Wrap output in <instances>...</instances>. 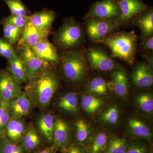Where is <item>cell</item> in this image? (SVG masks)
<instances>
[{
    "mask_svg": "<svg viewBox=\"0 0 153 153\" xmlns=\"http://www.w3.org/2000/svg\"><path fill=\"white\" fill-rule=\"evenodd\" d=\"M27 82L24 92L33 107L44 110L48 108L59 88V77L55 71L50 66L46 67Z\"/></svg>",
    "mask_w": 153,
    "mask_h": 153,
    "instance_id": "1",
    "label": "cell"
},
{
    "mask_svg": "<svg viewBox=\"0 0 153 153\" xmlns=\"http://www.w3.org/2000/svg\"><path fill=\"white\" fill-rule=\"evenodd\" d=\"M99 42L108 47L114 57L129 65L133 64L137 47V37L134 32L111 34Z\"/></svg>",
    "mask_w": 153,
    "mask_h": 153,
    "instance_id": "2",
    "label": "cell"
},
{
    "mask_svg": "<svg viewBox=\"0 0 153 153\" xmlns=\"http://www.w3.org/2000/svg\"><path fill=\"white\" fill-rule=\"evenodd\" d=\"M60 60L61 72L66 81L78 83L84 80L87 73V60L81 51L73 50L66 52Z\"/></svg>",
    "mask_w": 153,
    "mask_h": 153,
    "instance_id": "3",
    "label": "cell"
},
{
    "mask_svg": "<svg viewBox=\"0 0 153 153\" xmlns=\"http://www.w3.org/2000/svg\"><path fill=\"white\" fill-rule=\"evenodd\" d=\"M84 33L82 27L75 20L68 19L64 21L55 34V44L63 50H72L82 43Z\"/></svg>",
    "mask_w": 153,
    "mask_h": 153,
    "instance_id": "4",
    "label": "cell"
},
{
    "mask_svg": "<svg viewBox=\"0 0 153 153\" xmlns=\"http://www.w3.org/2000/svg\"><path fill=\"white\" fill-rule=\"evenodd\" d=\"M86 30L92 41L99 42L119 27L117 21L90 18L86 19Z\"/></svg>",
    "mask_w": 153,
    "mask_h": 153,
    "instance_id": "5",
    "label": "cell"
},
{
    "mask_svg": "<svg viewBox=\"0 0 153 153\" xmlns=\"http://www.w3.org/2000/svg\"><path fill=\"white\" fill-rule=\"evenodd\" d=\"M120 16V11L116 0H101L93 4L84 18L117 21Z\"/></svg>",
    "mask_w": 153,
    "mask_h": 153,
    "instance_id": "6",
    "label": "cell"
},
{
    "mask_svg": "<svg viewBox=\"0 0 153 153\" xmlns=\"http://www.w3.org/2000/svg\"><path fill=\"white\" fill-rule=\"evenodd\" d=\"M85 58L90 67L97 71H112L116 67V63L114 60L106 52L99 48H90L88 49Z\"/></svg>",
    "mask_w": 153,
    "mask_h": 153,
    "instance_id": "7",
    "label": "cell"
},
{
    "mask_svg": "<svg viewBox=\"0 0 153 153\" xmlns=\"http://www.w3.org/2000/svg\"><path fill=\"white\" fill-rule=\"evenodd\" d=\"M72 133V129L68 122L62 118L55 117L52 145L57 152H60L71 143Z\"/></svg>",
    "mask_w": 153,
    "mask_h": 153,
    "instance_id": "8",
    "label": "cell"
},
{
    "mask_svg": "<svg viewBox=\"0 0 153 153\" xmlns=\"http://www.w3.org/2000/svg\"><path fill=\"white\" fill-rule=\"evenodd\" d=\"M116 1L120 11L117 21L120 25L134 19L148 7L142 0H116Z\"/></svg>",
    "mask_w": 153,
    "mask_h": 153,
    "instance_id": "9",
    "label": "cell"
},
{
    "mask_svg": "<svg viewBox=\"0 0 153 153\" xmlns=\"http://www.w3.org/2000/svg\"><path fill=\"white\" fill-rule=\"evenodd\" d=\"M21 84L7 70H0V100L9 101L22 92Z\"/></svg>",
    "mask_w": 153,
    "mask_h": 153,
    "instance_id": "10",
    "label": "cell"
},
{
    "mask_svg": "<svg viewBox=\"0 0 153 153\" xmlns=\"http://www.w3.org/2000/svg\"><path fill=\"white\" fill-rule=\"evenodd\" d=\"M55 117L52 112L46 111L37 117L35 127L43 142L52 146L53 140V130Z\"/></svg>",
    "mask_w": 153,
    "mask_h": 153,
    "instance_id": "11",
    "label": "cell"
},
{
    "mask_svg": "<svg viewBox=\"0 0 153 153\" xmlns=\"http://www.w3.org/2000/svg\"><path fill=\"white\" fill-rule=\"evenodd\" d=\"M50 30H44L36 27L28 22L23 28L22 36L18 42L19 47H31L43 40L47 39L50 34Z\"/></svg>",
    "mask_w": 153,
    "mask_h": 153,
    "instance_id": "12",
    "label": "cell"
},
{
    "mask_svg": "<svg viewBox=\"0 0 153 153\" xmlns=\"http://www.w3.org/2000/svg\"><path fill=\"white\" fill-rule=\"evenodd\" d=\"M21 47L22 52L20 56L26 66L28 80L34 77L43 68L50 66L49 63L38 58L30 47L23 46Z\"/></svg>",
    "mask_w": 153,
    "mask_h": 153,
    "instance_id": "13",
    "label": "cell"
},
{
    "mask_svg": "<svg viewBox=\"0 0 153 153\" xmlns=\"http://www.w3.org/2000/svg\"><path fill=\"white\" fill-rule=\"evenodd\" d=\"M33 106L26 94L22 91L9 101L10 118H21L30 114Z\"/></svg>",
    "mask_w": 153,
    "mask_h": 153,
    "instance_id": "14",
    "label": "cell"
},
{
    "mask_svg": "<svg viewBox=\"0 0 153 153\" xmlns=\"http://www.w3.org/2000/svg\"><path fill=\"white\" fill-rule=\"evenodd\" d=\"M30 48L38 58L49 65H55L60 61L57 49L47 39L40 41Z\"/></svg>",
    "mask_w": 153,
    "mask_h": 153,
    "instance_id": "15",
    "label": "cell"
},
{
    "mask_svg": "<svg viewBox=\"0 0 153 153\" xmlns=\"http://www.w3.org/2000/svg\"><path fill=\"white\" fill-rule=\"evenodd\" d=\"M20 144L28 153H35L44 148L43 140L33 123L27 125Z\"/></svg>",
    "mask_w": 153,
    "mask_h": 153,
    "instance_id": "16",
    "label": "cell"
},
{
    "mask_svg": "<svg viewBox=\"0 0 153 153\" xmlns=\"http://www.w3.org/2000/svg\"><path fill=\"white\" fill-rule=\"evenodd\" d=\"M55 106L62 113L70 115H76L79 111V100L77 94L73 91L60 95L55 102Z\"/></svg>",
    "mask_w": 153,
    "mask_h": 153,
    "instance_id": "17",
    "label": "cell"
},
{
    "mask_svg": "<svg viewBox=\"0 0 153 153\" xmlns=\"http://www.w3.org/2000/svg\"><path fill=\"white\" fill-rule=\"evenodd\" d=\"M133 84L136 87L144 88L151 87L153 85L152 71L149 65L140 63L135 67L131 74Z\"/></svg>",
    "mask_w": 153,
    "mask_h": 153,
    "instance_id": "18",
    "label": "cell"
},
{
    "mask_svg": "<svg viewBox=\"0 0 153 153\" xmlns=\"http://www.w3.org/2000/svg\"><path fill=\"white\" fill-rule=\"evenodd\" d=\"M27 126L24 117L10 118L5 130L4 136L11 143L20 144Z\"/></svg>",
    "mask_w": 153,
    "mask_h": 153,
    "instance_id": "19",
    "label": "cell"
},
{
    "mask_svg": "<svg viewBox=\"0 0 153 153\" xmlns=\"http://www.w3.org/2000/svg\"><path fill=\"white\" fill-rule=\"evenodd\" d=\"M74 126L71 143L86 147L88 141L94 134L90 124L83 119L79 118L75 121Z\"/></svg>",
    "mask_w": 153,
    "mask_h": 153,
    "instance_id": "20",
    "label": "cell"
},
{
    "mask_svg": "<svg viewBox=\"0 0 153 153\" xmlns=\"http://www.w3.org/2000/svg\"><path fill=\"white\" fill-rule=\"evenodd\" d=\"M128 133L137 139L150 141L153 135L151 128L143 121L138 118L132 117L127 122Z\"/></svg>",
    "mask_w": 153,
    "mask_h": 153,
    "instance_id": "21",
    "label": "cell"
},
{
    "mask_svg": "<svg viewBox=\"0 0 153 153\" xmlns=\"http://www.w3.org/2000/svg\"><path fill=\"white\" fill-rule=\"evenodd\" d=\"M111 89L118 96L125 98L128 94V77L124 70L115 69L111 74Z\"/></svg>",
    "mask_w": 153,
    "mask_h": 153,
    "instance_id": "22",
    "label": "cell"
},
{
    "mask_svg": "<svg viewBox=\"0 0 153 153\" xmlns=\"http://www.w3.org/2000/svg\"><path fill=\"white\" fill-rule=\"evenodd\" d=\"M7 70L19 84L27 82V72L24 61L17 52L13 57L7 60Z\"/></svg>",
    "mask_w": 153,
    "mask_h": 153,
    "instance_id": "23",
    "label": "cell"
},
{
    "mask_svg": "<svg viewBox=\"0 0 153 153\" xmlns=\"http://www.w3.org/2000/svg\"><path fill=\"white\" fill-rule=\"evenodd\" d=\"M28 22L36 27L44 30H51L55 19L56 14L54 11L44 9L28 16Z\"/></svg>",
    "mask_w": 153,
    "mask_h": 153,
    "instance_id": "24",
    "label": "cell"
},
{
    "mask_svg": "<svg viewBox=\"0 0 153 153\" xmlns=\"http://www.w3.org/2000/svg\"><path fill=\"white\" fill-rule=\"evenodd\" d=\"M134 23L140 28L142 37L153 36V10L152 7L146 10L135 17Z\"/></svg>",
    "mask_w": 153,
    "mask_h": 153,
    "instance_id": "25",
    "label": "cell"
},
{
    "mask_svg": "<svg viewBox=\"0 0 153 153\" xmlns=\"http://www.w3.org/2000/svg\"><path fill=\"white\" fill-rule=\"evenodd\" d=\"M109 137L105 132L94 134L88 141L86 147L89 153H103Z\"/></svg>",
    "mask_w": 153,
    "mask_h": 153,
    "instance_id": "26",
    "label": "cell"
},
{
    "mask_svg": "<svg viewBox=\"0 0 153 153\" xmlns=\"http://www.w3.org/2000/svg\"><path fill=\"white\" fill-rule=\"evenodd\" d=\"M105 105L101 98L93 94H85L81 97L80 105L83 111L88 115H93Z\"/></svg>",
    "mask_w": 153,
    "mask_h": 153,
    "instance_id": "27",
    "label": "cell"
},
{
    "mask_svg": "<svg viewBox=\"0 0 153 153\" xmlns=\"http://www.w3.org/2000/svg\"><path fill=\"white\" fill-rule=\"evenodd\" d=\"M120 116L119 108L115 105H113L100 113L99 119L102 124L105 126H114L118 123Z\"/></svg>",
    "mask_w": 153,
    "mask_h": 153,
    "instance_id": "28",
    "label": "cell"
},
{
    "mask_svg": "<svg viewBox=\"0 0 153 153\" xmlns=\"http://www.w3.org/2000/svg\"><path fill=\"white\" fill-rule=\"evenodd\" d=\"M86 89L90 94L104 96L107 95L111 89L110 83L100 76L91 79L88 84Z\"/></svg>",
    "mask_w": 153,
    "mask_h": 153,
    "instance_id": "29",
    "label": "cell"
},
{
    "mask_svg": "<svg viewBox=\"0 0 153 153\" xmlns=\"http://www.w3.org/2000/svg\"><path fill=\"white\" fill-rule=\"evenodd\" d=\"M128 140L125 136L109 138L103 153H124L128 147Z\"/></svg>",
    "mask_w": 153,
    "mask_h": 153,
    "instance_id": "30",
    "label": "cell"
},
{
    "mask_svg": "<svg viewBox=\"0 0 153 153\" xmlns=\"http://www.w3.org/2000/svg\"><path fill=\"white\" fill-rule=\"evenodd\" d=\"M135 104L143 113L151 115L153 112V97L151 93L143 92L137 94L135 98Z\"/></svg>",
    "mask_w": 153,
    "mask_h": 153,
    "instance_id": "31",
    "label": "cell"
},
{
    "mask_svg": "<svg viewBox=\"0 0 153 153\" xmlns=\"http://www.w3.org/2000/svg\"><path fill=\"white\" fill-rule=\"evenodd\" d=\"M0 24L3 26L4 38L11 44H16L19 42L22 36L23 29L13 25L1 21Z\"/></svg>",
    "mask_w": 153,
    "mask_h": 153,
    "instance_id": "32",
    "label": "cell"
},
{
    "mask_svg": "<svg viewBox=\"0 0 153 153\" xmlns=\"http://www.w3.org/2000/svg\"><path fill=\"white\" fill-rule=\"evenodd\" d=\"M10 119L9 101L0 100V139L4 136V131Z\"/></svg>",
    "mask_w": 153,
    "mask_h": 153,
    "instance_id": "33",
    "label": "cell"
},
{
    "mask_svg": "<svg viewBox=\"0 0 153 153\" xmlns=\"http://www.w3.org/2000/svg\"><path fill=\"white\" fill-rule=\"evenodd\" d=\"M152 149V146L147 142L135 139L129 143L124 153H149Z\"/></svg>",
    "mask_w": 153,
    "mask_h": 153,
    "instance_id": "34",
    "label": "cell"
},
{
    "mask_svg": "<svg viewBox=\"0 0 153 153\" xmlns=\"http://www.w3.org/2000/svg\"><path fill=\"white\" fill-rule=\"evenodd\" d=\"M0 153H28L21 144H15L5 137L0 139Z\"/></svg>",
    "mask_w": 153,
    "mask_h": 153,
    "instance_id": "35",
    "label": "cell"
},
{
    "mask_svg": "<svg viewBox=\"0 0 153 153\" xmlns=\"http://www.w3.org/2000/svg\"><path fill=\"white\" fill-rule=\"evenodd\" d=\"M4 1L10 9L11 14L24 17L28 16L29 10L21 0H6Z\"/></svg>",
    "mask_w": 153,
    "mask_h": 153,
    "instance_id": "36",
    "label": "cell"
},
{
    "mask_svg": "<svg viewBox=\"0 0 153 153\" xmlns=\"http://www.w3.org/2000/svg\"><path fill=\"white\" fill-rule=\"evenodd\" d=\"M1 21L23 29L28 22V16L24 17L11 14L8 16L4 18Z\"/></svg>",
    "mask_w": 153,
    "mask_h": 153,
    "instance_id": "37",
    "label": "cell"
},
{
    "mask_svg": "<svg viewBox=\"0 0 153 153\" xmlns=\"http://www.w3.org/2000/svg\"><path fill=\"white\" fill-rule=\"evenodd\" d=\"M61 153H89L83 145L71 143L60 151Z\"/></svg>",
    "mask_w": 153,
    "mask_h": 153,
    "instance_id": "38",
    "label": "cell"
},
{
    "mask_svg": "<svg viewBox=\"0 0 153 153\" xmlns=\"http://www.w3.org/2000/svg\"><path fill=\"white\" fill-rule=\"evenodd\" d=\"M142 42L144 49L147 50L153 51V36L148 37H142Z\"/></svg>",
    "mask_w": 153,
    "mask_h": 153,
    "instance_id": "39",
    "label": "cell"
},
{
    "mask_svg": "<svg viewBox=\"0 0 153 153\" xmlns=\"http://www.w3.org/2000/svg\"><path fill=\"white\" fill-rule=\"evenodd\" d=\"M57 150L52 145L47 147L43 148L35 153H57Z\"/></svg>",
    "mask_w": 153,
    "mask_h": 153,
    "instance_id": "40",
    "label": "cell"
},
{
    "mask_svg": "<svg viewBox=\"0 0 153 153\" xmlns=\"http://www.w3.org/2000/svg\"><path fill=\"white\" fill-rule=\"evenodd\" d=\"M3 41H4V38L0 37V57H2V55Z\"/></svg>",
    "mask_w": 153,
    "mask_h": 153,
    "instance_id": "41",
    "label": "cell"
},
{
    "mask_svg": "<svg viewBox=\"0 0 153 153\" xmlns=\"http://www.w3.org/2000/svg\"><path fill=\"white\" fill-rule=\"evenodd\" d=\"M152 149H151V150L150 151V152L149 153H153V151H152Z\"/></svg>",
    "mask_w": 153,
    "mask_h": 153,
    "instance_id": "42",
    "label": "cell"
},
{
    "mask_svg": "<svg viewBox=\"0 0 153 153\" xmlns=\"http://www.w3.org/2000/svg\"><path fill=\"white\" fill-rule=\"evenodd\" d=\"M3 1H6V0H3Z\"/></svg>",
    "mask_w": 153,
    "mask_h": 153,
    "instance_id": "43",
    "label": "cell"
}]
</instances>
